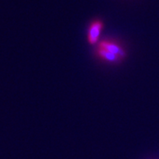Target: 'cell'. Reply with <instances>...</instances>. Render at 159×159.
I'll use <instances>...</instances> for the list:
<instances>
[{"instance_id":"3","label":"cell","mask_w":159,"mask_h":159,"mask_svg":"<svg viewBox=\"0 0 159 159\" xmlns=\"http://www.w3.org/2000/svg\"><path fill=\"white\" fill-rule=\"evenodd\" d=\"M96 52L98 56L101 59H102V60L106 61V62H108V63H119L121 60H123L121 58H119V56H117V55L113 54V53L110 52V51L105 50L103 48H101L99 46H98Z\"/></svg>"},{"instance_id":"1","label":"cell","mask_w":159,"mask_h":159,"mask_svg":"<svg viewBox=\"0 0 159 159\" xmlns=\"http://www.w3.org/2000/svg\"><path fill=\"white\" fill-rule=\"evenodd\" d=\"M103 26V22L100 20H95L90 24L87 33V40L90 45H95L98 42Z\"/></svg>"},{"instance_id":"2","label":"cell","mask_w":159,"mask_h":159,"mask_svg":"<svg viewBox=\"0 0 159 159\" xmlns=\"http://www.w3.org/2000/svg\"><path fill=\"white\" fill-rule=\"evenodd\" d=\"M98 46L101 48H103L105 50H108L110 52L113 53L122 59H124L127 56V52L123 47H122L119 43L112 41H108V40H104L98 43Z\"/></svg>"}]
</instances>
